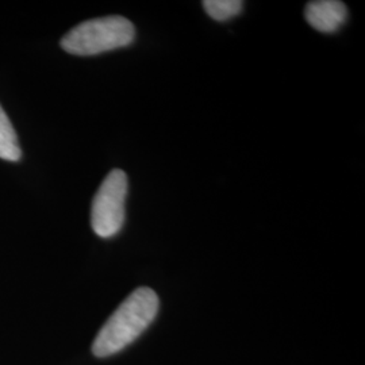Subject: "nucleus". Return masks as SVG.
Returning a JSON list of instances; mask_svg holds the SVG:
<instances>
[{"label": "nucleus", "instance_id": "obj_5", "mask_svg": "<svg viewBox=\"0 0 365 365\" xmlns=\"http://www.w3.org/2000/svg\"><path fill=\"white\" fill-rule=\"evenodd\" d=\"M22 153L16 133L7 114L0 106V158L7 161H18Z\"/></svg>", "mask_w": 365, "mask_h": 365}, {"label": "nucleus", "instance_id": "obj_3", "mask_svg": "<svg viewBox=\"0 0 365 365\" xmlns=\"http://www.w3.org/2000/svg\"><path fill=\"white\" fill-rule=\"evenodd\" d=\"M128 176L123 170H111L92 200L91 225L102 238L119 233L125 223V203L128 196Z\"/></svg>", "mask_w": 365, "mask_h": 365}, {"label": "nucleus", "instance_id": "obj_1", "mask_svg": "<svg viewBox=\"0 0 365 365\" xmlns=\"http://www.w3.org/2000/svg\"><path fill=\"white\" fill-rule=\"evenodd\" d=\"M158 307L160 300L152 288L133 291L99 330L92 353L96 357H108L125 349L155 321Z\"/></svg>", "mask_w": 365, "mask_h": 365}, {"label": "nucleus", "instance_id": "obj_6", "mask_svg": "<svg viewBox=\"0 0 365 365\" xmlns=\"http://www.w3.org/2000/svg\"><path fill=\"white\" fill-rule=\"evenodd\" d=\"M210 18L218 22H226L242 11L244 1L240 0H206L202 3Z\"/></svg>", "mask_w": 365, "mask_h": 365}, {"label": "nucleus", "instance_id": "obj_2", "mask_svg": "<svg viewBox=\"0 0 365 365\" xmlns=\"http://www.w3.org/2000/svg\"><path fill=\"white\" fill-rule=\"evenodd\" d=\"M134 37L135 29L129 19L111 15L90 19L73 27L61 39V46L75 56H95L129 46Z\"/></svg>", "mask_w": 365, "mask_h": 365}, {"label": "nucleus", "instance_id": "obj_4", "mask_svg": "<svg viewBox=\"0 0 365 365\" xmlns=\"http://www.w3.org/2000/svg\"><path fill=\"white\" fill-rule=\"evenodd\" d=\"M304 18L310 26L321 33H336L346 22V6L339 0H315L304 9Z\"/></svg>", "mask_w": 365, "mask_h": 365}]
</instances>
